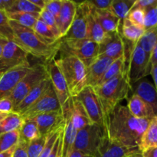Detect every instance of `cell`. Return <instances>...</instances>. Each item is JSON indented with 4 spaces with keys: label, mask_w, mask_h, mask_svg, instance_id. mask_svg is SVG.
Instances as JSON below:
<instances>
[{
    "label": "cell",
    "mask_w": 157,
    "mask_h": 157,
    "mask_svg": "<svg viewBox=\"0 0 157 157\" xmlns=\"http://www.w3.org/2000/svg\"><path fill=\"white\" fill-rule=\"evenodd\" d=\"M150 121L134 117L127 106L118 104L105 118L107 139L127 148H138L141 136Z\"/></svg>",
    "instance_id": "obj_1"
},
{
    "label": "cell",
    "mask_w": 157,
    "mask_h": 157,
    "mask_svg": "<svg viewBox=\"0 0 157 157\" xmlns=\"http://www.w3.org/2000/svg\"><path fill=\"white\" fill-rule=\"evenodd\" d=\"M9 25L13 32L12 41L25 52L43 60L44 64L55 59V55L59 52L60 40L56 44H48L32 29L24 27L12 20H9Z\"/></svg>",
    "instance_id": "obj_2"
},
{
    "label": "cell",
    "mask_w": 157,
    "mask_h": 157,
    "mask_svg": "<svg viewBox=\"0 0 157 157\" xmlns=\"http://www.w3.org/2000/svg\"><path fill=\"white\" fill-rule=\"evenodd\" d=\"M93 88L101 103L104 118H106L121 101L127 98L132 87L129 83L127 72H125L105 84Z\"/></svg>",
    "instance_id": "obj_3"
},
{
    "label": "cell",
    "mask_w": 157,
    "mask_h": 157,
    "mask_svg": "<svg viewBox=\"0 0 157 157\" xmlns=\"http://www.w3.org/2000/svg\"><path fill=\"white\" fill-rule=\"evenodd\" d=\"M55 63L64 76L71 97H77L87 87V67L71 55H61Z\"/></svg>",
    "instance_id": "obj_4"
},
{
    "label": "cell",
    "mask_w": 157,
    "mask_h": 157,
    "mask_svg": "<svg viewBox=\"0 0 157 157\" xmlns=\"http://www.w3.org/2000/svg\"><path fill=\"white\" fill-rule=\"evenodd\" d=\"M61 55H71L89 67L98 57V44L90 40L62 38L60 39Z\"/></svg>",
    "instance_id": "obj_5"
},
{
    "label": "cell",
    "mask_w": 157,
    "mask_h": 157,
    "mask_svg": "<svg viewBox=\"0 0 157 157\" xmlns=\"http://www.w3.org/2000/svg\"><path fill=\"white\" fill-rule=\"evenodd\" d=\"M106 137L104 128L97 124H89L78 130L73 150L94 156Z\"/></svg>",
    "instance_id": "obj_6"
},
{
    "label": "cell",
    "mask_w": 157,
    "mask_h": 157,
    "mask_svg": "<svg viewBox=\"0 0 157 157\" xmlns=\"http://www.w3.org/2000/svg\"><path fill=\"white\" fill-rule=\"evenodd\" d=\"M48 78V72L46 64L37 63L35 65H32V71L20 81L9 97L13 104L14 108L35 86L38 85L43 80Z\"/></svg>",
    "instance_id": "obj_7"
},
{
    "label": "cell",
    "mask_w": 157,
    "mask_h": 157,
    "mask_svg": "<svg viewBox=\"0 0 157 157\" xmlns=\"http://www.w3.org/2000/svg\"><path fill=\"white\" fill-rule=\"evenodd\" d=\"M150 69L151 67L149 58L139 44L135 43L130 55L129 64L127 67V75L130 86L132 87L133 84L149 75Z\"/></svg>",
    "instance_id": "obj_8"
},
{
    "label": "cell",
    "mask_w": 157,
    "mask_h": 157,
    "mask_svg": "<svg viewBox=\"0 0 157 157\" xmlns=\"http://www.w3.org/2000/svg\"><path fill=\"white\" fill-rule=\"evenodd\" d=\"M75 98L83 105L91 124L101 126L105 130V118L104 112L93 87L87 86Z\"/></svg>",
    "instance_id": "obj_9"
},
{
    "label": "cell",
    "mask_w": 157,
    "mask_h": 157,
    "mask_svg": "<svg viewBox=\"0 0 157 157\" xmlns=\"http://www.w3.org/2000/svg\"><path fill=\"white\" fill-rule=\"evenodd\" d=\"M56 110H62V109L51 83L44 94L21 116L23 120L34 119L38 115Z\"/></svg>",
    "instance_id": "obj_10"
},
{
    "label": "cell",
    "mask_w": 157,
    "mask_h": 157,
    "mask_svg": "<svg viewBox=\"0 0 157 157\" xmlns=\"http://www.w3.org/2000/svg\"><path fill=\"white\" fill-rule=\"evenodd\" d=\"M32 69L31 65H19L4 72L0 78V100L9 98L17 84Z\"/></svg>",
    "instance_id": "obj_11"
},
{
    "label": "cell",
    "mask_w": 157,
    "mask_h": 157,
    "mask_svg": "<svg viewBox=\"0 0 157 157\" xmlns=\"http://www.w3.org/2000/svg\"><path fill=\"white\" fill-rule=\"evenodd\" d=\"M98 56L111 58L113 61L124 57V38L121 32L107 33L104 39L98 44Z\"/></svg>",
    "instance_id": "obj_12"
},
{
    "label": "cell",
    "mask_w": 157,
    "mask_h": 157,
    "mask_svg": "<svg viewBox=\"0 0 157 157\" xmlns=\"http://www.w3.org/2000/svg\"><path fill=\"white\" fill-rule=\"evenodd\" d=\"M48 72L49 79L55 92L61 109L67 101L71 98L67 84L61 71L55 63V59L46 64Z\"/></svg>",
    "instance_id": "obj_13"
},
{
    "label": "cell",
    "mask_w": 157,
    "mask_h": 157,
    "mask_svg": "<svg viewBox=\"0 0 157 157\" xmlns=\"http://www.w3.org/2000/svg\"><path fill=\"white\" fill-rule=\"evenodd\" d=\"M62 113L64 118V127L62 132L61 157H68L73 150L75 138L78 130L75 128L71 120V112L70 109L69 100L62 107Z\"/></svg>",
    "instance_id": "obj_14"
},
{
    "label": "cell",
    "mask_w": 157,
    "mask_h": 157,
    "mask_svg": "<svg viewBox=\"0 0 157 157\" xmlns=\"http://www.w3.org/2000/svg\"><path fill=\"white\" fill-rule=\"evenodd\" d=\"M38 126L40 136H47L52 132L64 126V118L62 110L48 112L38 115L34 118Z\"/></svg>",
    "instance_id": "obj_15"
},
{
    "label": "cell",
    "mask_w": 157,
    "mask_h": 157,
    "mask_svg": "<svg viewBox=\"0 0 157 157\" xmlns=\"http://www.w3.org/2000/svg\"><path fill=\"white\" fill-rule=\"evenodd\" d=\"M85 7L87 18V39L90 40L98 44L104 39L107 33L98 22L95 15V9L90 4L89 1L83 2Z\"/></svg>",
    "instance_id": "obj_16"
},
{
    "label": "cell",
    "mask_w": 157,
    "mask_h": 157,
    "mask_svg": "<svg viewBox=\"0 0 157 157\" xmlns=\"http://www.w3.org/2000/svg\"><path fill=\"white\" fill-rule=\"evenodd\" d=\"M87 36V18L84 2H77L76 12L72 24L63 38L84 39Z\"/></svg>",
    "instance_id": "obj_17"
},
{
    "label": "cell",
    "mask_w": 157,
    "mask_h": 157,
    "mask_svg": "<svg viewBox=\"0 0 157 157\" xmlns=\"http://www.w3.org/2000/svg\"><path fill=\"white\" fill-rule=\"evenodd\" d=\"M77 2L70 0H62L61 11L56 21L57 27L61 38L67 34L75 18Z\"/></svg>",
    "instance_id": "obj_18"
},
{
    "label": "cell",
    "mask_w": 157,
    "mask_h": 157,
    "mask_svg": "<svg viewBox=\"0 0 157 157\" xmlns=\"http://www.w3.org/2000/svg\"><path fill=\"white\" fill-rule=\"evenodd\" d=\"M113 61H114L111 58L98 56V58L87 67V86L90 87H96Z\"/></svg>",
    "instance_id": "obj_19"
},
{
    "label": "cell",
    "mask_w": 157,
    "mask_h": 157,
    "mask_svg": "<svg viewBox=\"0 0 157 157\" xmlns=\"http://www.w3.org/2000/svg\"><path fill=\"white\" fill-rule=\"evenodd\" d=\"M51 84L50 79L47 78V79L43 80L37 86H35L27 95L24 98V99L13 109L12 112L21 115L28 110L30 107H32L43 94L44 92L47 90L48 87Z\"/></svg>",
    "instance_id": "obj_20"
},
{
    "label": "cell",
    "mask_w": 157,
    "mask_h": 157,
    "mask_svg": "<svg viewBox=\"0 0 157 157\" xmlns=\"http://www.w3.org/2000/svg\"><path fill=\"white\" fill-rule=\"evenodd\" d=\"M29 54L15 44L13 41H7L3 47L1 58L16 65H30L28 60Z\"/></svg>",
    "instance_id": "obj_21"
},
{
    "label": "cell",
    "mask_w": 157,
    "mask_h": 157,
    "mask_svg": "<svg viewBox=\"0 0 157 157\" xmlns=\"http://www.w3.org/2000/svg\"><path fill=\"white\" fill-rule=\"evenodd\" d=\"M138 151H140L138 148H127L111 143L106 137L93 157H125Z\"/></svg>",
    "instance_id": "obj_22"
},
{
    "label": "cell",
    "mask_w": 157,
    "mask_h": 157,
    "mask_svg": "<svg viewBox=\"0 0 157 157\" xmlns=\"http://www.w3.org/2000/svg\"><path fill=\"white\" fill-rule=\"evenodd\" d=\"M127 107L130 113L138 119L152 120L156 117L153 108L134 94L128 101Z\"/></svg>",
    "instance_id": "obj_23"
},
{
    "label": "cell",
    "mask_w": 157,
    "mask_h": 157,
    "mask_svg": "<svg viewBox=\"0 0 157 157\" xmlns=\"http://www.w3.org/2000/svg\"><path fill=\"white\" fill-rule=\"evenodd\" d=\"M69 104H70V109L71 112L72 123L77 130L89 124H91L84 107L75 97H71L69 99Z\"/></svg>",
    "instance_id": "obj_24"
},
{
    "label": "cell",
    "mask_w": 157,
    "mask_h": 157,
    "mask_svg": "<svg viewBox=\"0 0 157 157\" xmlns=\"http://www.w3.org/2000/svg\"><path fill=\"white\" fill-rule=\"evenodd\" d=\"M134 94L137 95L140 99L153 108L155 113L157 112L156 88L152 83L148 81H140L135 88Z\"/></svg>",
    "instance_id": "obj_25"
},
{
    "label": "cell",
    "mask_w": 157,
    "mask_h": 157,
    "mask_svg": "<svg viewBox=\"0 0 157 157\" xmlns=\"http://www.w3.org/2000/svg\"><path fill=\"white\" fill-rule=\"evenodd\" d=\"M95 15L102 29L106 33L119 32L121 20L115 16L109 9L98 10L95 9Z\"/></svg>",
    "instance_id": "obj_26"
},
{
    "label": "cell",
    "mask_w": 157,
    "mask_h": 157,
    "mask_svg": "<svg viewBox=\"0 0 157 157\" xmlns=\"http://www.w3.org/2000/svg\"><path fill=\"white\" fill-rule=\"evenodd\" d=\"M154 147H157V117L150 121L138 145V149L141 153Z\"/></svg>",
    "instance_id": "obj_27"
},
{
    "label": "cell",
    "mask_w": 157,
    "mask_h": 157,
    "mask_svg": "<svg viewBox=\"0 0 157 157\" xmlns=\"http://www.w3.org/2000/svg\"><path fill=\"white\" fill-rule=\"evenodd\" d=\"M122 35L124 39L133 43H136L145 32L144 28L136 25L130 21L127 18L123 20L122 23Z\"/></svg>",
    "instance_id": "obj_28"
},
{
    "label": "cell",
    "mask_w": 157,
    "mask_h": 157,
    "mask_svg": "<svg viewBox=\"0 0 157 157\" xmlns=\"http://www.w3.org/2000/svg\"><path fill=\"white\" fill-rule=\"evenodd\" d=\"M9 20L33 30L40 17V13H25V12H6Z\"/></svg>",
    "instance_id": "obj_29"
},
{
    "label": "cell",
    "mask_w": 157,
    "mask_h": 157,
    "mask_svg": "<svg viewBox=\"0 0 157 157\" xmlns=\"http://www.w3.org/2000/svg\"><path fill=\"white\" fill-rule=\"evenodd\" d=\"M127 72V67H126V61L125 58H118V59L115 60L113 63L110 65L107 71L104 75V76L101 78L99 82L98 83L97 86L102 85V84H105L106 82L109 81L110 80L113 79L115 77L118 76L119 75L123 73Z\"/></svg>",
    "instance_id": "obj_30"
},
{
    "label": "cell",
    "mask_w": 157,
    "mask_h": 157,
    "mask_svg": "<svg viewBox=\"0 0 157 157\" xmlns=\"http://www.w3.org/2000/svg\"><path fill=\"white\" fill-rule=\"evenodd\" d=\"M40 136L38 126L34 119L24 120L19 129V140L28 143Z\"/></svg>",
    "instance_id": "obj_31"
},
{
    "label": "cell",
    "mask_w": 157,
    "mask_h": 157,
    "mask_svg": "<svg viewBox=\"0 0 157 157\" xmlns=\"http://www.w3.org/2000/svg\"><path fill=\"white\" fill-rule=\"evenodd\" d=\"M24 120L21 115L12 112L8 113L5 119L0 123V135L19 130Z\"/></svg>",
    "instance_id": "obj_32"
},
{
    "label": "cell",
    "mask_w": 157,
    "mask_h": 157,
    "mask_svg": "<svg viewBox=\"0 0 157 157\" xmlns=\"http://www.w3.org/2000/svg\"><path fill=\"white\" fill-rule=\"evenodd\" d=\"M134 2L133 0H112L109 10L119 19L124 20L128 15Z\"/></svg>",
    "instance_id": "obj_33"
},
{
    "label": "cell",
    "mask_w": 157,
    "mask_h": 157,
    "mask_svg": "<svg viewBox=\"0 0 157 157\" xmlns=\"http://www.w3.org/2000/svg\"><path fill=\"white\" fill-rule=\"evenodd\" d=\"M156 29H150L145 31L143 36L137 41V44L143 49L147 56L150 59V54L154 48L155 46L157 45L156 43Z\"/></svg>",
    "instance_id": "obj_34"
},
{
    "label": "cell",
    "mask_w": 157,
    "mask_h": 157,
    "mask_svg": "<svg viewBox=\"0 0 157 157\" xmlns=\"http://www.w3.org/2000/svg\"><path fill=\"white\" fill-rule=\"evenodd\" d=\"M33 31L48 44H56L57 42L59 41V40L57 39L56 37L55 36L52 30L49 29L48 26L44 21H41L40 18H38V20L37 21Z\"/></svg>",
    "instance_id": "obj_35"
},
{
    "label": "cell",
    "mask_w": 157,
    "mask_h": 157,
    "mask_svg": "<svg viewBox=\"0 0 157 157\" xmlns=\"http://www.w3.org/2000/svg\"><path fill=\"white\" fill-rule=\"evenodd\" d=\"M41 9L32 4L29 0H14L13 4L6 12L40 13Z\"/></svg>",
    "instance_id": "obj_36"
},
{
    "label": "cell",
    "mask_w": 157,
    "mask_h": 157,
    "mask_svg": "<svg viewBox=\"0 0 157 157\" xmlns=\"http://www.w3.org/2000/svg\"><path fill=\"white\" fill-rule=\"evenodd\" d=\"M19 140V130L0 135V153L12 148Z\"/></svg>",
    "instance_id": "obj_37"
},
{
    "label": "cell",
    "mask_w": 157,
    "mask_h": 157,
    "mask_svg": "<svg viewBox=\"0 0 157 157\" xmlns=\"http://www.w3.org/2000/svg\"><path fill=\"white\" fill-rule=\"evenodd\" d=\"M144 29L145 31L156 29L157 24V5L145 9Z\"/></svg>",
    "instance_id": "obj_38"
},
{
    "label": "cell",
    "mask_w": 157,
    "mask_h": 157,
    "mask_svg": "<svg viewBox=\"0 0 157 157\" xmlns=\"http://www.w3.org/2000/svg\"><path fill=\"white\" fill-rule=\"evenodd\" d=\"M0 37L7 41L13 40V32L9 25V19L6 12L0 10Z\"/></svg>",
    "instance_id": "obj_39"
},
{
    "label": "cell",
    "mask_w": 157,
    "mask_h": 157,
    "mask_svg": "<svg viewBox=\"0 0 157 157\" xmlns=\"http://www.w3.org/2000/svg\"><path fill=\"white\" fill-rule=\"evenodd\" d=\"M47 136H41L33 140L28 144V156L29 157H38L42 151L46 142Z\"/></svg>",
    "instance_id": "obj_40"
},
{
    "label": "cell",
    "mask_w": 157,
    "mask_h": 157,
    "mask_svg": "<svg viewBox=\"0 0 157 157\" xmlns=\"http://www.w3.org/2000/svg\"><path fill=\"white\" fill-rule=\"evenodd\" d=\"M64 126L61 128L58 129V130H55V131L52 132L50 134H48L47 136V138H46V142L45 144H44V147L43 148L42 151L40 153L39 156L38 157H48L49 155H50L51 152H52V148H53L54 145H55V143L56 142L57 139L59 136L60 133L62 131L63 129H64Z\"/></svg>",
    "instance_id": "obj_41"
},
{
    "label": "cell",
    "mask_w": 157,
    "mask_h": 157,
    "mask_svg": "<svg viewBox=\"0 0 157 157\" xmlns=\"http://www.w3.org/2000/svg\"><path fill=\"white\" fill-rule=\"evenodd\" d=\"M39 18L48 26V28L53 32V34L56 37L57 39H61V36H60L59 32H58V27H57L55 18L50 12H48L45 9H42L41 12H40Z\"/></svg>",
    "instance_id": "obj_42"
},
{
    "label": "cell",
    "mask_w": 157,
    "mask_h": 157,
    "mask_svg": "<svg viewBox=\"0 0 157 157\" xmlns=\"http://www.w3.org/2000/svg\"><path fill=\"white\" fill-rule=\"evenodd\" d=\"M144 15H145V11L144 9L138 7H132L127 18L136 25L144 28Z\"/></svg>",
    "instance_id": "obj_43"
},
{
    "label": "cell",
    "mask_w": 157,
    "mask_h": 157,
    "mask_svg": "<svg viewBox=\"0 0 157 157\" xmlns=\"http://www.w3.org/2000/svg\"><path fill=\"white\" fill-rule=\"evenodd\" d=\"M61 5H62V0H45L44 9L50 12L55 17V21H57L61 11Z\"/></svg>",
    "instance_id": "obj_44"
},
{
    "label": "cell",
    "mask_w": 157,
    "mask_h": 157,
    "mask_svg": "<svg viewBox=\"0 0 157 157\" xmlns=\"http://www.w3.org/2000/svg\"><path fill=\"white\" fill-rule=\"evenodd\" d=\"M28 143L19 140L15 145L12 157H29L28 156Z\"/></svg>",
    "instance_id": "obj_45"
},
{
    "label": "cell",
    "mask_w": 157,
    "mask_h": 157,
    "mask_svg": "<svg viewBox=\"0 0 157 157\" xmlns=\"http://www.w3.org/2000/svg\"><path fill=\"white\" fill-rule=\"evenodd\" d=\"M13 108V104L9 98H5L0 100V113L8 114L12 113Z\"/></svg>",
    "instance_id": "obj_46"
},
{
    "label": "cell",
    "mask_w": 157,
    "mask_h": 157,
    "mask_svg": "<svg viewBox=\"0 0 157 157\" xmlns=\"http://www.w3.org/2000/svg\"><path fill=\"white\" fill-rule=\"evenodd\" d=\"M90 4L98 10H106L110 9L112 0H94L89 1Z\"/></svg>",
    "instance_id": "obj_47"
},
{
    "label": "cell",
    "mask_w": 157,
    "mask_h": 157,
    "mask_svg": "<svg viewBox=\"0 0 157 157\" xmlns=\"http://www.w3.org/2000/svg\"><path fill=\"white\" fill-rule=\"evenodd\" d=\"M64 130V129H63ZM62 131L60 133L59 136L57 139L56 142L55 143L53 148H52V152L48 157H61V143H62Z\"/></svg>",
    "instance_id": "obj_48"
},
{
    "label": "cell",
    "mask_w": 157,
    "mask_h": 157,
    "mask_svg": "<svg viewBox=\"0 0 157 157\" xmlns=\"http://www.w3.org/2000/svg\"><path fill=\"white\" fill-rule=\"evenodd\" d=\"M156 5H157L156 0H136L134 2L133 7H138L145 10L147 8Z\"/></svg>",
    "instance_id": "obj_49"
},
{
    "label": "cell",
    "mask_w": 157,
    "mask_h": 157,
    "mask_svg": "<svg viewBox=\"0 0 157 157\" xmlns=\"http://www.w3.org/2000/svg\"><path fill=\"white\" fill-rule=\"evenodd\" d=\"M16 66L19 65H16V64H13V63L9 62V61L0 58V73L6 72V71L9 70V69L12 68L14 67H16Z\"/></svg>",
    "instance_id": "obj_50"
},
{
    "label": "cell",
    "mask_w": 157,
    "mask_h": 157,
    "mask_svg": "<svg viewBox=\"0 0 157 157\" xmlns=\"http://www.w3.org/2000/svg\"><path fill=\"white\" fill-rule=\"evenodd\" d=\"M149 62H150V67L157 65V45L155 46L154 48L152 51L151 54H150Z\"/></svg>",
    "instance_id": "obj_51"
},
{
    "label": "cell",
    "mask_w": 157,
    "mask_h": 157,
    "mask_svg": "<svg viewBox=\"0 0 157 157\" xmlns=\"http://www.w3.org/2000/svg\"><path fill=\"white\" fill-rule=\"evenodd\" d=\"M14 0H0V10L6 12L13 4Z\"/></svg>",
    "instance_id": "obj_52"
},
{
    "label": "cell",
    "mask_w": 157,
    "mask_h": 157,
    "mask_svg": "<svg viewBox=\"0 0 157 157\" xmlns=\"http://www.w3.org/2000/svg\"><path fill=\"white\" fill-rule=\"evenodd\" d=\"M142 154L144 157H156L157 147H154V148L150 149L145 152H143Z\"/></svg>",
    "instance_id": "obj_53"
},
{
    "label": "cell",
    "mask_w": 157,
    "mask_h": 157,
    "mask_svg": "<svg viewBox=\"0 0 157 157\" xmlns=\"http://www.w3.org/2000/svg\"><path fill=\"white\" fill-rule=\"evenodd\" d=\"M150 74L151 75L152 78H153V83H154V84H153V85H154V87L156 88V86H157V65L151 67Z\"/></svg>",
    "instance_id": "obj_54"
},
{
    "label": "cell",
    "mask_w": 157,
    "mask_h": 157,
    "mask_svg": "<svg viewBox=\"0 0 157 157\" xmlns=\"http://www.w3.org/2000/svg\"><path fill=\"white\" fill-rule=\"evenodd\" d=\"M68 157H93V156H89V155H87V154H84V153L78 151V150H73L71 152L70 155H69Z\"/></svg>",
    "instance_id": "obj_55"
},
{
    "label": "cell",
    "mask_w": 157,
    "mask_h": 157,
    "mask_svg": "<svg viewBox=\"0 0 157 157\" xmlns=\"http://www.w3.org/2000/svg\"><path fill=\"white\" fill-rule=\"evenodd\" d=\"M32 4L36 6L41 10L44 9V5H45V0H29Z\"/></svg>",
    "instance_id": "obj_56"
},
{
    "label": "cell",
    "mask_w": 157,
    "mask_h": 157,
    "mask_svg": "<svg viewBox=\"0 0 157 157\" xmlns=\"http://www.w3.org/2000/svg\"><path fill=\"white\" fill-rule=\"evenodd\" d=\"M15 146L14 147H12V148L6 150V151L2 152V153H0V157H12L14 150H15Z\"/></svg>",
    "instance_id": "obj_57"
},
{
    "label": "cell",
    "mask_w": 157,
    "mask_h": 157,
    "mask_svg": "<svg viewBox=\"0 0 157 157\" xmlns=\"http://www.w3.org/2000/svg\"><path fill=\"white\" fill-rule=\"evenodd\" d=\"M6 41H7V40L5 39V38H1V37H0V58H1V55H2V52L3 47H4L5 44H6Z\"/></svg>",
    "instance_id": "obj_58"
},
{
    "label": "cell",
    "mask_w": 157,
    "mask_h": 157,
    "mask_svg": "<svg viewBox=\"0 0 157 157\" xmlns=\"http://www.w3.org/2000/svg\"><path fill=\"white\" fill-rule=\"evenodd\" d=\"M125 157H144V156H143L142 153H141L140 151H138V152H136V153H132V154L128 155V156Z\"/></svg>",
    "instance_id": "obj_59"
},
{
    "label": "cell",
    "mask_w": 157,
    "mask_h": 157,
    "mask_svg": "<svg viewBox=\"0 0 157 157\" xmlns=\"http://www.w3.org/2000/svg\"><path fill=\"white\" fill-rule=\"evenodd\" d=\"M6 116H7V114H6V113H0V123H1L2 121L5 119V117H6Z\"/></svg>",
    "instance_id": "obj_60"
},
{
    "label": "cell",
    "mask_w": 157,
    "mask_h": 157,
    "mask_svg": "<svg viewBox=\"0 0 157 157\" xmlns=\"http://www.w3.org/2000/svg\"><path fill=\"white\" fill-rule=\"evenodd\" d=\"M3 73H4V72H2V73H0V78H1V76H2V75Z\"/></svg>",
    "instance_id": "obj_61"
}]
</instances>
